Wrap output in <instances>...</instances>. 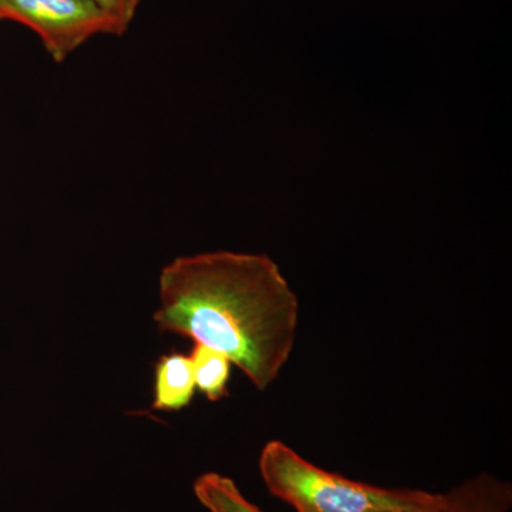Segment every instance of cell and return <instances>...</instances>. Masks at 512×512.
Here are the masks:
<instances>
[{"label": "cell", "mask_w": 512, "mask_h": 512, "mask_svg": "<svg viewBox=\"0 0 512 512\" xmlns=\"http://www.w3.org/2000/svg\"><path fill=\"white\" fill-rule=\"evenodd\" d=\"M194 494L208 512H264L241 493L232 478L214 471L195 480Z\"/></svg>", "instance_id": "obj_6"}, {"label": "cell", "mask_w": 512, "mask_h": 512, "mask_svg": "<svg viewBox=\"0 0 512 512\" xmlns=\"http://www.w3.org/2000/svg\"><path fill=\"white\" fill-rule=\"evenodd\" d=\"M440 503H441V501H440ZM439 505H437V507H433V508H406V510H389V511H375V512H436L437 508H439Z\"/></svg>", "instance_id": "obj_9"}, {"label": "cell", "mask_w": 512, "mask_h": 512, "mask_svg": "<svg viewBox=\"0 0 512 512\" xmlns=\"http://www.w3.org/2000/svg\"><path fill=\"white\" fill-rule=\"evenodd\" d=\"M512 485L494 474L481 473L441 494L436 512H510Z\"/></svg>", "instance_id": "obj_5"}, {"label": "cell", "mask_w": 512, "mask_h": 512, "mask_svg": "<svg viewBox=\"0 0 512 512\" xmlns=\"http://www.w3.org/2000/svg\"><path fill=\"white\" fill-rule=\"evenodd\" d=\"M195 376L191 356L181 352H168L158 357L154 366V412H181L194 399Z\"/></svg>", "instance_id": "obj_4"}, {"label": "cell", "mask_w": 512, "mask_h": 512, "mask_svg": "<svg viewBox=\"0 0 512 512\" xmlns=\"http://www.w3.org/2000/svg\"><path fill=\"white\" fill-rule=\"evenodd\" d=\"M93 2L103 9L119 25L121 33L126 35L136 19L143 0H93Z\"/></svg>", "instance_id": "obj_8"}, {"label": "cell", "mask_w": 512, "mask_h": 512, "mask_svg": "<svg viewBox=\"0 0 512 512\" xmlns=\"http://www.w3.org/2000/svg\"><path fill=\"white\" fill-rule=\"evenodd\" d=\"M153 320L227 356L264 392L292 355L299 301L269 256L201 252L163 266Z\"/></svg>", "instance_id": "obj_1"}, {"label": "cell", "mask_w": 512, "mask_h": 512, "mask_svg": "<svg viewBox=\"0 0 512 512\" xmlns=\"http://www.w3.org/2000/svg\"><path fill=\"white\" fill-rule=\"evenodd\" d=\"M259 473L269 493L298 512H375L433 508L441 494L392 490L328 473L299 456L281 440L262 448Z\"/></svg>", "instance_id": "obj_2"}, {"label": "cell", "mask_w": 512, "mask_h": 512, "mask_svg": "<svg viewBox=\"0 0 512 512\" xmlns=\"http://www.w3.org/2000/svg\"><path fill=\"white\" fill-rule=\"evenodd\" d=\"M0 22L32 30L47 55L63 63L97 36H123L93 0H0Z\"/></svg>", "instance_id": "obj_3"}, {"label": "cell", "mask_w": 512, "mask_h": 512, "mask_svg": "<svg viewBox=\"0 0 512 512\" xmlns=\"http://www.w3.org/2000/svg\"><path fill=\"white\" fill-rule=\"evenodd\" d=\"M195 386L210 402H220L228 396L231 360L220 352L202 345H194L191 352Z\"/></svg>", "instance_id": "obj_7"}]
</instances>
